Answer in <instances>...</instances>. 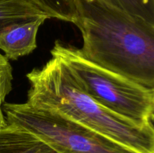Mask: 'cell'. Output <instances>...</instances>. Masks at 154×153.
I'll return each instance as SVG.
<instances>
[{
	"label": "cell",
	"instance_id": "cell-4",
	"mask_svg": "<svg viewBox=\"0 0 154 153\" xmlns=\"http://www.w3.org/2000/svg\"><path fill=\"white\" fill-rule=\"evenodd\" d=\"M8 124L35 135L58 153H138L56 111L26 103H5Z\"/></svg>",
	"mask_w": 154,
	"mask_h": 153
},
{
	"label": "cell",
	"instance_id": "cell-5",
	"mask_svg": "<svg viewBox=\"0 0 154 153\" xmlns=\"http://www.w3.org/2000/svg\"><path fill=\"white\" fill-rule=\"evenodd\" d=\"M48 16H40L6 26L0 30V50L8 60L31 53L37 46L36 38Z\"/></svg>",
	"mask_w": 154,
	"mask_h": 153
},
{
	"label": "cell",
	"instance_id": "cell-11",
	"mask_svg": "<svg viewBox=\"0 0 154 153\" xmlns=\"http://www.w3.org/2000/svg\"><path fill=\"white\" fill-rule=\"evenodd\" d=\"M31 1L34 3H38V2H39L42 1V0H31Z\"/></svg>",
	"mask_w": 154,
	"mask_h": 153
},
{
	"label": "cell",
	"instance_id": "cell-2",
	"mask_svg": "<svg viewBox=\"0 0 154 153\" xmlns=\"http://www.w3.org/2000/svg\"><path fill=\"white\" fill-rule=\"evenodd\" d=\"M26 77L29 105L60 112L138 153H154L153 123L136 124L101 105L60 58L52 56Z\"/></svg>",
	"mask_w": 154,
	"mask_h": 153
},
{
	"label": "cell",
	"instance_id": "cell-6",
	"mask_svg": "<svg viewBox=\"0 0 154 153\" xmlns=\"http://www.w3.org/2000/svg\"><path fill=\"white\" fill-rule=\"evenodd\" d=\"M0 153H58L38 136L19 126L0 129Z\"/></svg>",
	"mask_w": 154,
	"mask_h": 153
},
{
	"label": "cell",
	"instance_id": "cell-10",
	"mask_svg": "<svg viewBox=\"0 0 154 153\" xmlns=\"http://www.w3.org/2000/svg\"><path fill=\"white\" fill-rule=\"evenodd\" d=\"M151 91H152V101H153V109L154 112V88H151Z\"/></svg>",
	"mask_w": 154,
	"mask_h": 153
},
{
	"label": "cell",
	"instance_id": "cell-3",
	"mask_svg": "<svg viewBox=\"0 0 154 153\" xmlns=\"http://www.w3.org/2000/svg\"><path fill=\"white\" fill-rule=\"evenodd\" d=\"M51 53L67 66L83 89L101 105L136 124L153 122L151 88L99 67L81 49L60 40H56Z\"/></svg>",
	"mask_w": 154,
	"mask_h": 153
},
{
	"label": "cell",
	"instance_id": "cell-1",
	"mask_svg": "<svg viewBox=\"0 0 154 153\" xmlns=\"http://www.w3.org/2000/svg\"><path fill=\"white\" fill-rule=\"evenodd\" d=\"M83 55L99 67L154 88V26L96 0H75Z\"/></svg>",
	"mask_w": 154,
	"mask_h": 153
},
{
	"label": "cell",
	"instance_id": "cell-9",
	"mask_svg": "<svg viewBox=\"0 0 154 153\" xmlns=\"http://www.w3.org/2000/svg\"><path fill=\"white\" fill-rule=\"evenodd\" d=\"M13 72L9 60L0 52V129L8 125L2 106L6 97L12 89Z\"/></svg>",
	"mask_w": 154,
	"mask_h": 153
},
{
	"label": "cell",
	"instance_id": "cell-8",
	"mask_svg": "<svg viewBox=\"0 0 154 153\" xmlns=\"http://www.w3.org/2000/svg\"><path fill=\"white\" fill-rule=\"evenodd\" d=\"M154 26V0H96Z\"/></svg>",
	"mask_w": 154,
	"mask_h": 153
},
{
	"label": "cell",
	"instance_id": "cell-7",
	"mask_svg": "<svg viewBox=\"0 0 154 153\" xmlns=\"http://www.w3.org/2000/svg\"><path fill=\"white\" fill-rule=\"evenodd\" d=\"M40 16L48 15L30 0H0V30L10 24Z\"/></svg>",
	"mask_w": 154,
	"mask_h": 153
}]
</instances>
